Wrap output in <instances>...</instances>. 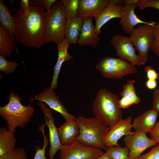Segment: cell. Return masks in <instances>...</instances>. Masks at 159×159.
<instances>
[{
  "label": "cell",
  "mask_w": 159,
  "mask_h": 159,
  "mask_svg": "<svg viewBox=\"0 0 159 159\" xmlns=\"http://www.w3.org/2000/svg\"><path fill=\"white\" fill-rule=\"evenodd\" d=\"M11 10L15 22L14 35L16 41L26 47L40 48L44 44L45 12L33 6L26 12L15 8Z\"/></svg>",
  "instance_id": "1"
},
{
  "label": "cell",
  "mask_w": 159,
  "mask_h": 159,
  "mask_svg": "<svg viewBox=\"0 0 159 159\" xmlns=\"http://www.w3.org/2000/svg\"><path fill=\"white\" fill-rule=\"evenodd\" d=\"M8 99L9 102L0 107V115L6 121L8 130L14 133L17 127L23 129L27 125L34 116V108L31 104L22 105V98L13 90L10 91Z\"/></svg>",
  "instance_id": "2"
},
{
  "label": "cell",
  "mask_w": 159,
  "mask_h": 159,
  "mask_svg": "<svg viewBox=\"0 0 159 159\" xmlns=\"http://www.w3.org/2000/svg\"><path fill=\"white\" fill-rule=\"evenodd\" d=\"M118 96L107 89L98 90L93 103L92 112L106 125L112 126L122 119Z\"/></svg>",
  "instance_id": "3"
},
{
  "label": "cell",
  "mask_w": 159,
  "mask_h": 159,
  "mask_svg": "<svg viewBox=\"0 0 159 159\" xmlns=\"http://www.w3.org/2000/svg\"><path fill=\"white\" fill-rule=\"evenodd\" d=\"M79 132L75 140L83 144L106 150L104 139L111 129L95 117L86 118L82 116L76 118Z\"/></svg>",
  "instance_id": "4"
},
{
  "label": "cell",
  "mask_w": 159,
  "mask_h": 159,
  "mask_svg": "<svg viewBox=\"0 0 159 159\" xmlns=\"http://www.w3.org/2000/svg\"><path fill=\"white\" fill-rule=\"evenodd\" d=\"M67 23L62 0L56 1L45 12L44 44L52 42L57 45L65 38Z\"/></svg>",
  "instance_id": "5"
},
{
  "label": "cell",
  "mask_w": 159,
  "mask_h": 159,
  "mask_svg": "<svg viewBox=\"0 0 159 159\" xmlns=\"http://www.w3.org/2000/svg\"><path fill=\"white\" fill-rule=\"evenodd\" d=\"M96 68L104 77L109 79H120L137 72L135 65L121 58L111 57L102 58Z\"/></svg>",
  "instance_id": "6"
},
{
  "label": "cell",
  "mask_w": 159,
  "mask_h": 159,
  "mask_svg": "<svg viewBox=\"0 0 159 159\" xmlns=\"http://www.w3.org/2000/svg\"><path fill=\"white\" fill-rule=\"evenodd\" d=\"M155 23L150 21L148 24L138 25L134 29L129 37L138 53V55L146 62L148 60V52L153 44V28Z\"/></svg>",
  "instance_id": "7"
},
{
  "label": "cell",
  "mask_w": 159,
  "mask_h": 159,
  "mask_svg": "<svg viewBox=\"0 0 159 159\" xmlns=\"http://www.w3.org/2000/svg\"><path fill=\"white\" fill-rule=\"evenodd\" d=\"M59 150V159H94L104 153L100 149L76 140L70 145H63Z\"/></svg>",
  "instance_id": "8"
},
{
  "label": "cell",
  "mask_w": 159,
  "mask_h": 159,
  "mask_svg": "<svg viewBox=\"0 0 159 159\" xmlns=\"http://www.w3.org/2000/svg\"><path fill=\"white\" fill-rule=\"evenodd\" d=\"M110 42L120 58L138 66L145 63V60L136 54L129 37L117 34L112 37Z\"/></svg>",
  "instance_id": "9"
},
{
  "label": "cell",
  "mask_w": 159,
  "mask_h": 159,
  "mask_svg": "<svg viewBox=\"0 0 159 159\" xmlns=\"http://www.w3.org/2000/svg\"><path fill=\"white\" fill-rule=\"evenodd\" d=\"M123 141L130 150L129 159H137L145 150L158 143L146 134L136 131L125 136Z\"/></svg>",
  "instance_id": "10"
},
{
  "label": "cell",
  "mask_w": 159,
  "mask_h": 159,
  "mask_svg": "<svg viewBox=\"0 0 159 159\" xmlns=\"http://www.w3.org/2000/svg\"><path fill=\"white\" fill-rule=\"evenodd\" d=\"M37 104L44 114V124L48 128L50 143V149L48 153L49 159H54L55 155L63 145L59 138L58 128L54 124V118L52 116L53 110L48 108L45 104L42 102L39 101Z\"/></svg>",
  "instance_id": "11"
},
{
  "label": "cell",
  "mask_w": 159,
  "mask_h": 159,
  "mask_svg": "<svg viewBox=\"0 0 159 159\" xmlns=\"http://www.w3.org/2000/svg\"><path fill=\"white\" fill-rule=\"evenodd\" d=\"M53 90L50 87H46L34 97H30L29 100L31 103L36 100L44 103L51 109L60 113L65 121L76 119L74 115L68 112L58 96Z\"/></svg>",
  "instance_id": "12"
},
{
  "label": "cell",
  "mask_w": 159,
  "mask_h": 159,
  "mask_svg": "<svg viewBox=\"0 0 159 159\" xmlns=\"http://www.w3.org/2000/svg\"><path fill=\"white\" fill-rule=\"evenodd\" d=\"M123 6L122 0H110L106 7L94 17L95 21V31L97 34L101 33L102 26L111 19L120 18Z\"/></svg>",
  "instance_id": "13"
},
{
  "label": "cell",
  "mask_w": 159,
  "mask_h": 159,
  "mask_svg": "<svg viewBox=\"0 0 159 159\" xmlns=\"http://www.w3.org/2000/svg\"><path fill=\"white\" fill-rule=\"evenodd\" d=\"M132 117L129 116L126 119H122L116 124L111 126V129L104 139V143L106 147L120 146L117 142L122 136H126L132 132Z\"/></svg>",
  "instance_id": "14"
},
{
  "label": "cell",
  "mask_w": 159,
  "mask_h": 159,
  "mask_svg": "<svg viewBox=\"0 0 159 159\" xmlns=\"http://www.w3.org/2000/svg\"><path fill=\"white\" fill-rule=\"evenodd\" d=\"M93 17H87L83 19L82 26L78 42L80 46L89 45L95 48L100 39L95 31V26L92 22Z\"/></svg>",
  "instance_id": "15"
},
{
  "label": "cell",
  "mask_w": 159,
  "mask_h": 159,
  "mask_svg": "<svg viewBox=\"0 0 159 159\" xmlns=\"http://www.w3.org/2000/svg\"><path fill=\"white\" fill-rule=\"evenodd\" d=\"M137 7V4L123 6L119 23L124 32L127 34H130L137 24L149 22L141 20L135 14V9Z\"/></svg>",
  "instance_id": "16"
},
{
  "label": "cell",
  "mask_w": 159,
  "mask_h": 159,
  "mask_svg": "<svg viewBox=\"0 0 159 159\" xmlns=\"http://www.w3.org/2000/svg\"><path fill=\"white\" fill-rule=\"evenodd\" d=\"M110 0H80L77 17L82 19L94 17L107 6Z\"/></svg>",
  "instance_id": "17"
},
{
  "label": "cell",
  "mask_w": 159,
  "mask_h": 159,
  "mask_svg": "<svg viewBox=\"0 0 159 159\" xmlns=\"http://www.w3.org/2000/svg\"><path fill=\"white\" fill-rule=\"evenodd\" d=\"M70 45L67 40L65 38L57 46L58 57L54 67L53 75L50 87L52 90L55 89L58 86V78L61 67L64 62L72 59L73 57L67 52L68 48Z\"/></svg>",
  "instance_id": "18"
},
{
  "label": "cell",
  "mask_w": 159,
  "mask_h": 159,
  "mask_svg": "<svg viewBox=\"0 0 159 159\" xmlns=\"http://www.w3.org/2000/svg\"><path fill=\"white\" fill-rule=\"evenodd\" d=\"M158 115L153 108L147 110L135 118L132 127L136 131L146 134L153 128Z\"/></svg>",
  "instance_id": "19"
},
{
  "label": "cell",
  "mask_w": 159,
  "mask_h": 159,
  "mask_svg": "<svg viewBox=\"0 0 159 159\" xmlns=\"http://www.w3.org/2000/svg\"><path fill=\"white\" fill-rule=\"evenodd\" d=\"M79 132V126L76 119L65 121L58 128L60 140L63 145L71 144L75 140Z\"/></svg>",
  "instance_id": "20"
},
{
  "label": "cell",
  "mask_w": 159,
  "mask_h": 159,
  "mask_svg": "<svg viewBox=\"0 0 159 159\" xmlns=\"http://www.w3.org/2000/svg\"><path fill=\"white\" fill-rule=\"evenodd\" d=\"M135 82L134 80L127 81L124 85L122 91L120 92V95L122 97L119 101L121 108H129L132 105L138 104L141 102L140 98L135 93L134 85Z\"/></svg>",
  "instance_id": "21"
},
{
  "label": "cell",
  "mask_w": 159,
  "mask_h": 159,
  "mask_svg": "<svg viewBox=\"0 0 159 159\" xmlns=\"http://www.w3.org/2000/svg\"><path fill=\"white\" fill-rule=\"evenodd\" d=\"M15 47L19 53L13 38L9 32L0 24V55L6 57L9 56Z\"/></svg>",
  "instance_id": "22"
},
{
  "label": "cell",
  "mask_w": 159,
  "mask_h": 159,
  "mask_svg": "<svg viewBox=\"0 0 159 159\" xmlns=\"http://www.w3.org/2000/svg\"><path fill=\"white\" fill-rule=\"evenodd\" d=\"M83 22V19L78 17L67 21L65 38L70 44H73L76 45L78 43Z\"/></svg>",
  "instance_id": "23"
},
{
  "label": "cell",
  "mask_w": 159,
  "mask_h": 159,
  "mask_svg": "<svg viewBox=\"0 0 159 159\" xmlns=\"http://www.w3.org/2000/svg\"><path fill=\"white\" fill-rule=\"evenodd\" d=\"M7 128H0V157L14 148L16 144L14 132L8 130Z\"/></svg>",
  "instance_id": "24"
},
{
  "label": "cell",
  "mask_w": 159,
  "mask_h": 159,
  "mask_svg": "<svg viewBox=\"0 0 159 159\" xmlns=\"http://www.w3.org/2000/svg\"><path fill=\"white\" fill-rule=\"evenodd\" d=\"M4 2V0H0V24L7 29L14 38V19L9 8L5 6Z\"/></svg>",
  "instance_id": "25"
},
{
  "label": "cell",
  "mask_w": 159,
  "mask_h": 159,
  "mask_svg": "<svg viewBox=\"0 0 159 159\" xmlns=\"http://www.w3.org/2000/svg\"><path fill=\"white\" fill-rule=\"evenodd\" d=\"M67 21L77 17L78 9L80 0H61Z\"/></svg>",
  "instance_id": "26"
},
{
  "label": "cell",
  "mask_w": 159,
  "mask_h": 159,
  "mask_svg": "<svg viewBox=\"0 0 159 159\" xmlns=\"http://www.w3.org/2000/svg\"><path fill=\"white\" fill-rule=\"evenodd\" d=\"M106 151L111 159H129L130 150L126 146H111L107 147Z\"/></svg>",
  "instance_id": "27"
},
{
  "label": "cell",
  "mask_w": 159,
  "mask_h": 159,
  "mask_svg": "<svg viewBox=\"0 0 159 159\" xmlns=\"http://www.w3.org/2000/svg\"><path fill=\"white\" fill-rule=\"evenodd\" d=\"M45 124L41 125L39 127V130L43 135L44 144L41 148L38 145H35L36 151L35 157L33 159H47L45 156L46 149L49 144V140L45 134Z\"/></svg>",
  "instance_id": "28"
},
{
  "label": "cell",
  "mask_w": 159,
  "mask_h": 159,
  "mask_svg": "<svg viewBox=\"0 0 159 159\" xmlns=\"http://www.w3.org/2000/svg\"><path fill=\"white\" fill-rule=\"evenodd\" d=\"M27 154L23 148H14L5 155L0 157V159H27Z\"/></svg>",
  "instance_id": "29"
},
{
  "label": "cell",
  "mask_w": 159,
  "mask_h": 159,
  "mask_svg": "<svg viewBox=\"0 0 159 159\" xmlns=\"http://www.w3.org/2000/svg\"><path fill=\"white\" fill-rule=\"evenodd\" d=\"M5 57L0 55V71L9 74L15 71L18 63L15 62L8 61Z\"/></svg>",
  "instance_id": "30"
},
{
  "label": "cell",
  "mask_w": 159,
  "mask_h": 159,
  "mask_svg": "<svg viewBox=\"0 0 159 159\" xmlns=\"http://www.w3.org/2000/svg\"><path fill=\"white\" fill-rule=\"evenodd\" d=\"M153 42L151 49L159 57V21L155 22L153 25Z\"/></svg>",
  "instance_id": "31"
},
{
  "label": "cell",
  "mask_w": 159,
  "mask_h": 159,
  "mask_svg": "<svg viewBox=\"0 0 159 159\" xmlns=\"http://www.w3.org/2000/svg\"><path fill=\"white\" fill-rule=\"evenodd\" d=\"M56 0H30L31 6L35 7L47 11H50Z\"/></svg>",
  "instance_id": "32"
},
{
  "label": "cell",
  "mask_w": 159,
  "mask_h": 159,
  "mask_svg": "<svg viewBox=\"0 0 159 159\" xmlns=\"http://www.w3.org/2000/svg\"><path fill=\"white\" fill-rule=\"evenodd\" d=\"M137 159H159V143L148 152L140 155Z\"/></svg>",
  "instance_id": "33"
},
{
  "label": "cell",
  "mask_w": 159,
  "mask_h": 159,
  "mask_svg": "<svg viewBox=\"0 0 159 159\" xmlns=\"http://www.w3.org/2000/svg\"><path fill=\"white\" fill-rule=\"evenodd\" d=\"M138 7L141 9L152 7L159 10V0H139Z\"/></svg>",
  "instance_id": "34"
},
{
  "label": "cell",
  "mask_w": 159,
  "mask_h": 159,
  "mask_svg": "<svg viewBox=\"0 0 159 159\" xmlns=\"http://www.w3.org/2000/svg\"><path fill=\"white\" fill-rule=\"evenodd\" d=\"M152 97V108L159 115V88L155 89L153 92Z\"/></svg>",
  "instance_id": "35"
},
{
  "label": "cell",
  "mask_w": 159,
  "mask_h": 159,
  "mask_svg": "<svg viewBox=\"0 0 159 159\" xmlns=\"http://www.w3.org/2000/svg\"><path fill=\"white\" fill-rule=\"evenodd\" d=\"M148 80H156L158 79V73L155 70L150 66H147L144 69Z\"/></svg>",
  "instance_id": "36"
},
{
  "label": "cell",
  "mask_w": 159,
  "mask_h": 159,
  "mask_svg": "<svg viewBox=\"0 0 159 159\" xmlns=\"http://www.w3.org/2000/svg\"><path fill=\"white\" fill-rule=\"evenodd\" d=\"M149 133L151 139L159 143V122H156Z\"/></svg>",
  "instance_id": "37"
},
{
  "label": "cell",
  "mask_w": 159,
  "mask_h": 159,
  "mask_svg": "<svg viewBox=\"0 0 159 159\" xmlns=\"http://www.w3.org/2000/svg\"><path fill=\"white\" fill-rule=\"evenodd\" d=\"M18 10L21 12H26L28 11L31 7L30 0H20Z\"/></svg>",
  "instance_id": "38"
},
{
  "label": "cell",
  "mask_w": 159,
  "mask_h": 159,
  "mask_svg": "<svg viewBox=\"0 0 159 159\" xmlns=\"http://www.w3.org/2000/svg\"><path fill=\"white\" fill-rule=\"evenodd\" d=\"M145 86L150 90H152L155 89L157 86L156 80H148L145 83Z\"/></svg>",
  "instance_id": "39"
},
{
  "label": "cell",
  "mask_w": 159,
  "mask_h": 159,
  "mask_svg": "<svg viewBox=\"0 0 159 159\" xmlns=\"http://www.w3.org/2000/svg\"><path fill=\"white\" fill-rule=\"evenodd\" d=\"M139 0H122V2L124 5H129L137 4Z\"/></svg>",
  "instance_id": "40"
},
{
  "label": "cell",
  "mask_w": 159,
  "mask_h": 159,
  "mask_svg": "<svg viewBox=\"0 0 159 159\" xmlns=\"http://www.w3.org/2000/svg\"><path fill=\"white\" fill-rule=\"evenodd\" d=\"M94 159H111L109 155L106 152L97 156Z\"/></svg>",
  "instance_id": "41"
},
{
  "label": "cell",
  "mask_w": 159,
  "mask_h": 159,
  "mask_svg": "<svg viewBox=\"0 0 159 159\" xmlns=\"http://www.w3.org/2000/svg\"><path fill=\"white\" fill-rule=\"evenodd\" d=\"M9 1L11 5L13 4L14 3V0H9Z\"/></svg>",
  "instance_id": "42"
},
{
  "label": "cell",
  "mask_w": 159,
  "mask_h": 159,
  "mask_svg": "<svg viewBox=\"0 0 159 159\" xmlns=\"http://www.w3.org/2000/svg\"><path fill=\"white\" fill-rule=\"evenodd\" d=\"M158 80L159 81V72H158Z\"/></svg>",
  "instance_id": "43"
}]
</instances>
